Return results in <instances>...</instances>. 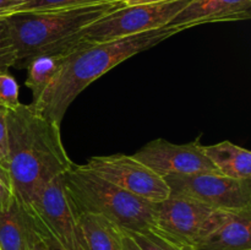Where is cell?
I'll return each mask as SVG.
<instances>
[{
  "instance_id": "obj_1",
  "label": "cell",
  "mask_w": 251,
  "mask_h": 250,
  "mask_svg": "<svg viewBox=\"0 0 251 250\" xmlns=\"http://www.w3.org/2000/svg\"><path fill=\"white\" fill-rule=\"evenodd\" d=\"M9 153L6 167L15 198L28 205L43 186L73 168L61 140L60 125L31 104L7 110Z\"/></svg>"
},
{
  "instance_id": "obj_2",
  "label": "cell",
  "mask_w": 251,
  "mask_h": 250,
  "mask_svg": "<svg viewBox=\"0 0 251 250\" xmlns=\"http://www.w3.org/2000/svg\"><path fill=\"white\" fill-rule=\"evenodd\" d=\"M176 33H179L176 29L162 27L115 41L88 44L63 54L51 83L39 100L31 103V107L48 120L60 125L71 103L93 81L123 61Z\"/></svg>"
},
{
  "instance_id": "obj_3",
  "label": "cell",
  "mask_w": 251,
  "mask_h": 250,
  "mask_svg": "<svg viewBox=\"0 0 251 250\" xmlns=\"http://www.w3.org/2000/svg\"><path fill=\"white\" fill-rule=\"evenodd\" d=\"M122 6V0H112L65 9L16 12L5 17L17 49L15 66L26 68L34 56L55 54L77 32Z\"/></svg>"
},
{
  "instance_id": "obj_4",
  "label": "cell",
  "mask_w": 251,
  "mask_h": 250,
  "mask_svg": "<svg viewBox=\"0 0 251 250\" xmlns=\"http://www.w3.org/2000/svg\"><path fill=\"white\" fill-rule=\"evenodd\" d=\"M63 181L78 215H100L127 233L153 228V203L123 190L83 164H74Z\"/></svg>"
},
{
  "instance_id": "obj_5",
  "label": "cell",
  "mask_w": 251,
  "mask_h": 250,
  "mask_svg": "<svg viewBox=\"0 0 251 250\" xmlns=\"http://www.w3.org/2000/svg\"><path fill=\"white\" fill-rule=\"evenodd\" d=\"M189 1L190 0H171L152 5H124L77 32L59 48L55 55H63L88 44L115 41L167 27Z\"/></svg>"
},
{
  "instance_id": "obj_6",
  "label": "cell",
  "mask_w": 251,
  "mask_h": 250,
  "mask_svg": "<svg viewBox=\"0 0 251 250\" xmlns=\"http://www.w3.org/2000/svg\"><path fill=\"white\" fill-rule=\"evenodd\" d=\"M27 206L46 234L49 249L83 250L78 213L66 193L63 175L43 186Z\"/></svg>"
},
{
  "instance_id": "obj_7",
  "label": "cell",
  "mask_w": 251,
  "mask_h": 250,
  "mask_svg": "<svg viewBox=\"0 0 251 250\" xmlns=\"http://www.w3.org/2000/svg\"><path fill=\"white\" fill-rule=\"evenodd\" d=\"M164 180L171 195L194 199L212 210L251 208V179L239 180L222 174L200 173L168 175Z\"/></svg>"
},
{
  "instance_id": "obj_8",
  "label": "cell",
  "mask_w": 251,
  "mask_h": 250,
  "mask_svg": "<svg viewBox=\"0 0 251 250\" xmlns=\"http://www.w3.org/2000/svg\"><path fill=\"white\" fill-rule=\"evenodd\" d=\"M83 166L123 190L149 202H161L171 196V189L164 178L132 156H93Z\"/></svg>"
},
{
  "instance_id": "obj_9",
  "label": "cell",
  "mask_w": 251,
  "mask_h": 250,
  "mask_svg": "<svg viewBox=\"0 0 251 250\" xmlns=\"http://www.w3.org/2000/svg\"><path fill=\"white\" fill-rule=\"evenodd\" d=\"M132 157L162 178L200 173L220 174L202 152L199 139L184 145L172 144L164 139H157L141 147Z\"/></svg>"
},
{
  "instance_id": "obj_10",
  "label": "cell",
  "mask_w": 251,
  "mask_h": 250,
  "mask_svg": "<svg viewBox=\"0 0 251 250\" xmlns=\"http://www.w3.org/2000/svg\"><path fill=\"white\" fill-rule=\"evenodd\" d=\"M154 225L151 230L184 247H193L212 208L186 196L171 195L153 203Z\"/></svg>"
},
{
  "instance_id": "obj_11",
  "label": "cell",
  "mask_w": 251,
  "mask_h": 250,
  "mask_svg": "<svg viewBox=\"0 0 251 250\" xmlns=\"http://www.w3.org/2000/svg\"><path fill=\"white\" fill-rule=\"evenodd\" d=\"M191 248L193 250H251V208L213 210Z\"/></svg>"
},
{
  "instance_id": "obj_12",
  "label": "cell",
  "mask_w": 251,
  "mask_h": 250,
  "mask_svg": "<svg viewBox=\"0 0 251 250\" xmlns=\"http://www.w3.org/2000/svg\"><path fill=\"white\" fill-rule=\"evenodd\" d=\"M47 238L27 205L15 200L0 208V250H34Z\"/></svg>"
},
{
  "instance_id": "obj_13",
  "label": "cell",
  "mask_w": 251,
  "mask_h": 250,
  "mask_svg": "<svg viewBox=\"0 0 251 250\" xmlns=\"http://www.w3.org/2000/svg\"><path fill=\"white\" fill-rule=\"evenodd\" d=\"M250 17L251 0H190L167 27L181 32L200 25L243 21Z\"/></svg>"
},
{
  "instance_id": "obj_14",
  "label": "cell",
  "mask_w": 251,
  "mask_h": 250,
  "mask_svg": "<svg viewBox=\"0 0 251 250\" xmlns=\"http://www.w3.org/2000/svg\"><path fill=\"white\" fill-rule=\"evenodd\" d=\"M202 152L216 167L218 173L228 178L251 179V152L229 141L201 145Z\"/></svg>"
},
{
  "instance_id": "obj_15",
  "label": "cell",
  "mask_w": 251,
  "mask_h": 250,
  "mask_svg": "<svg viewBox=\"0 0 251 250\" xmlns=\"http://www.w3.org/2000/svg\"><path fill=\"white\" fill-rule=\"evenodd\" d=\"M83 250H124L123 232L117 225L95 213L78 215Z\"/></svg>"
},
{
  "instance_id": "obj_16",
  "label": "cell",
  "mask_w": 251,
  "mask_h": 250,
  "mask_svg": "<svg viewBox=\"0 0 251 250\" xmlns=\"http://www.w3.org/2000/svg\"><path fill=\"white\" fill-rule=\"evenodd\" d=\"M60 64V55H44L34 56L27 63V78L25 85L31 90L32 103L39 100L44 91L48 88L55 76Z\"/></svg>"
},
{
  "instance_id": "obj_17",
  "label": "cell",
  "mask_w": 251,
  "mask_h": 250,
  "mask_svg": "<svg viewBox=\"0 0 251 250\" xmlns=\"http://www.w3.org/2000/svg\"><path fill=\"white\" fill-rule=\"evenodd\" d=\"M127 234L135 240V243L141 248V250H193V248L176 244V243L157 234L153 230L131 232Z\"/></svg>"
},
{
  "instance_id": "obj_18",
  "label": "cell",
  "mask_w": 251,
  "mask_h": 250,
  "mask_svg": "<svg viewBox=\"0 0 251 250\" xmlns=\"http://www.w3.org/2000/svg\"><path fill=\"white\" fill-rule=\"evenodd\" d=\"M103 1H112V0H22L21 4L14 10L12 14L26 11H42V10L65 9V7L82 6V5L96 4V2Z\"/></svg>"
},
{
  "instance_id": "obj_19",
  "label": "cell",
  "mask_w": 251,
  "mask_h": 250,
  "mask_svg": "<svg viewBox=\"0 0 251 250\" xmlns=\"http://www.w3.org/2000/svg\"><path fill=\"white\" fill-rule=\"evenodd\" d=\"M17 63V49L6 19H0V74Z\"/></svg>"
},
{
  "instance_id": "obj_20",
  "label": "cell",
  "mask_w": 251,
  "mask_h": 250,
  "mask_svg": "<svg viewBox=\"0 0 251 250\" xmlns=\"http://www.w3.org/2000/svg\"><path fill=\"white\" fill-rule=\"evenodd\" d=\"M21 104L19 100V85L9 73L0 74V107L7 110Z\"/></svg>"
},
{
  "instance_id": "obj_21",
  "label": "cell",
  "mask_w": 251,
  "mask_h": 250,
  "mask_svg": "<svg viewBox=\"0 0 251 250\" xmlns=\"http://www.w3.org/2000/svg\"><path fill=\"white\" fill-rule=\"evenodd\" d=\"M15 200L11 176L5 166L0 164V208L9 206Z\"/></svg>"
},
{
  "instance_id": "obj_22",
  "label": "cell",
  "mask_w": 251,
  "mask_h": 250,
  "mask_svg": "<svg viewBox=\"0 0 251 250\" xmlns=\"http://www.w3.org/2000/svg\"><path fill=\"white\" fill-rule=\"evenodd\" d=\"M9 153V135H7V109L0 107V164L6 167ZM7 168V167H6Z\"/></svg>"
},
{
  "instance_id": "obj_23",
  "label": "cell",
  "mask_w": 251,
  "mask_h": 250,
  "mask_svg": "<svg viewBox=\"0 0 251 250\" xmlns=\"http://www.w3.org/2000/svg\"><path fill=\"white\" fill-rule=\"evenodd\" d=\"M22 0H0V19L10 16Z\"/></svg>"
},
{
  "instance_id": "obj_24",
  "label": "cell",
  "mask_w": 251,
  "mask_h": 250,
  "mask_svg": "<svg viewBox=\"0 0 251 250\" xmlns=\"http://www.w3.org/2000/svg\"><path fill=\"white\" fill-rule=\"evenodd\" d=\"M125 6H136V5H152L159 2L171 1V0H122Z\"/></svg>"
},
{
  "instance_id": "obj_25",
  "label": "cell",
  "mask_w": 251,
  "mask_h": 250,
  "mask_svg": "<svg viewBox=\"0 0 251 250\" xmlns=\"http://www.w3.org/2000/svg\"><path fill=\"white\" fill-rule=\"evenodd\" d=\"M123 249L124 250H141V248L135 243V240L127 233L123 234Z\"/></svg>"
},
{
  "instance_id": "obj_26",
  "label": "cell",
  "mask_w": 251,
  "mask_h": 250,
  "mask_svg": "<svg viewBox=\"0 0 251 250\" xmlns=\"http://www.w3.org/2000/svg\"><path fill=\"white\" fill-rule=\"evenodd\" d=\"M34 250H49V248L47 247L44 243H41V244H38L36 248H34Z\"/></svg>"
},
{
  "instance_id": "obj_27",
  "label": "cell",
  "mask_w": 251,
  "mask_h": 250,
  "mask_svg": "<svg viewBox=\"0 0 251 250\" xmlns=\"http://www.w3.org/2000/svg\"><path fill=\"white\" fill-rule=\"evenodd\" d=\"M49 250H61V249H55V248H53V249H49Z\"/></svg>"
}]
</instances>
